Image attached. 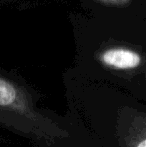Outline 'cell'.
<instances>
[{"label":"cell","instance_id":"2","mask_svg":"<svg viewBox=\"0 0 146 147\" xmlns=\"http://www.w3.org/2000/svg\"><path fill=\"white\" fill-rule=\"evenodd\" d=\"M0 107L19 112H25L28 109L23 93L14 83L2 77H0Z\"/></svg>","mask_w":146,"mask_h":147},{"label":"cell","instance_id":"4","mask_svg":"<svg viewBox=\"0 0 146 147\" xmlns=\"http://www.w3.org/2000/svg\"><path fill=\"white\" fill-rule=\"evenodd\" d=\"M137 147H146V139L143 140L142 142H140V143L138 144V146Z\"/></svg>","mask_w":146,"mask_h":147},{"label":"cell","instance_id":"3","mask_svg":"<svg viewBox=\"0 0 146 147\" xmlns=\"http://www.w3.org/2000/svg\"><path fill=\"white\" fill-rule=\"evenodd\" d=\"M96 1L102 2V3L105 4H121L126 2L127 0H96Z\"/></svg>","mask_w":146,"mask_h":147},{"label":"cell","instance_id":"1","mask_svg":"<svg viewBox=\"0 0 146 147\" xmlns=\"http://www.w3.org/2000/svg\"><path fill=\"white\" fill-rule=\"evenodd\" d=\"M99 60L115 69H133L140 65L141 57L138 53L126 48H109L99 55Z\"/></svg>","mask_w":146,"mask_h":147}]
</instances>
